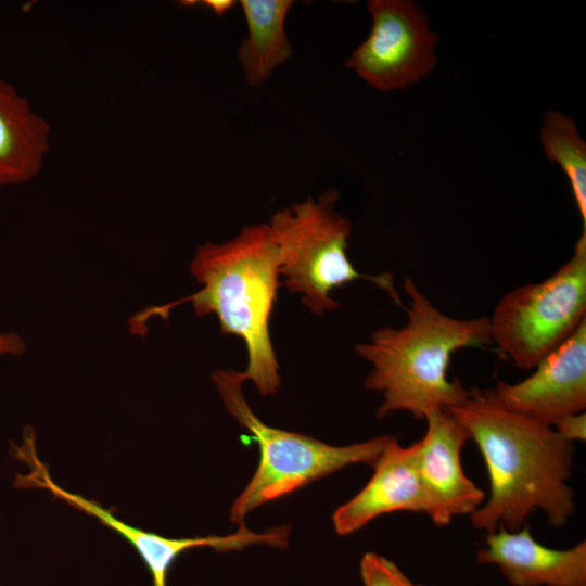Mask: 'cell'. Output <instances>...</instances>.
Returning <instances> with one entry per match:
<instances>
[{"label": "cell", "instance_id": "obj_1", "mask_svg": "<svg viewBox=\"0 0 586 586\" xmlns=\"http://www.w3.org/2000/svg\"><path fill=\"white\" fill-rule=\"evenodd\" d=\"M476 444L489 479V496L473 513L474 528L518 531L536 511L553 527L575 511L569 485L574 443L545 425L500 405L491 388L469 390L460 405L447 409Z\"/></svg>", "mask_w": 586, "mask_h": 586}, {"label": "cell", "instance_id": "obj_2", "mask_svg": "<svg viewBox=\"0 0 586 586\" xmlns=\"http://www.w3.org/2000/svg\"><path fill=\"white\" fill-rule=\"evenodd\" d=\"M189 269L201 289L180 301L139 311L129 320L131 332L144 334L152 316L167 318L170 309L189 302L200 317L215 314L222 334L244 342L243 379L252 381L263 396L275 395L281 379L269 322L281 281L279 250L268 224L246 226L221 244L200 245Z\"/></svg>", "mask_w": 586, "mask_h": 586}, {"label": "cell", "instance_id": "obj_3", "mask_svg": "<svg viewBox=\"0 0 586 586\" xmlns=\"http://www.w3.org/2000/svg\"><path fill=\"white\" fill-rule=\"evenodd\" d=\"M403 286L409 297L406 324L378 329L369 342L355 344L354 349L372 367L365 388L383 393L378 418L407 411L420 420L434 410L460 405L469 396L458 378L449 380L447 375L451 355L461 348L493 343L488 317H450L408 276Z\"/></svg>", "mask_w": 586, "mask_h": 586}, {"label": "cell", "instance_id": "obj_4", "mask_svg": "<svg viewBox=\"0 0 586 586\" xmlns=\"http://www.w3.org/2000/svg\"><path fill=\"white\" fill-rule=\"evenodd\" d=\"M227 411L246 429L258 445L259 463L252 479L234 499L230 519L244 523L257 507L286 496L349 464L373 466L392 435L333 446L313 436L289 432L263 422L243 395L241 371L217 370L212 374Z\"/></svg>", "mask_w": 586, "mask_h": 586}, {"label": "cell", "instance_id": "obj_5", "mask_svg": "<svg viewBox=\"0 0 586 586\" xmlns=\"http://www.w3.org/2000/svg\"><path fill=\"white\" fill-rule=\"evenodd\" d=\"M337 200L339 192L331 188L318 200L309 196L272 215L268 226L279 250L281 285L300 294L317 316L337 308L331 292L357 279L369 280L403 306L392 273H361L351 263L352 224L336 212Z\"/></svg>", "mask_w": 586, "mask_h": 586}, {"label": "cell", "instance_id": "obj_6", "mask_svg": "<svg viewBox=\"0 0 586 586\" xmlns=\"http://www.w3.org/2000/svg\"><path fill=\"white\" fill-rule=\"evenodd\" d=\"M586 320V228L573 254L544 281L507 292L488 317L492 343L533 370Z\"/></svg>", "mask_w": 586, "mask_h": 586}, {"label": "cell", "instance_id": "obj_7", "mask_svg": "<svg viewBox=\"0 0 586 586\" xmlns=\"http://www.w3.org/2000/svg\"><path fill=\"white\" fill-rule=\"evenodd\" d=\"M16 457L28 466V473L17 475L15 486L25 488H41L50 492L59 500L73 508L98 519L126 542H128L148 568L152 586H167L168 573L183 552L194 548H212L217 551L240 550L250 545L264 544L278 547L282 535L277 527L263 533L250 531L244 523L239 528L225 536H205L190 538H169L156 533L125 523L110 510L94 500L71 493L58 485L51 477L47 466L38 458L35 435L30 428L24 432L23 444L13 445Z\"/></svg>", "mask_w": 586, "mask_h": 586}, {"label": "cell", "instance_id": "obj_8", "mask_svg": "<svg viewBox=\"0 0 586 586\" xmlns=\"http://www.w3.org/2000/svg\"><path fill=\"white\" fill-rule=\"evenodd\" d=\"M372 27L345 66L380 91L403 89L436 65L437 36L418 4L410 0H370Z\"/></svg>", "mask_w": 586, "mask_h": 586}, {"label": "cell", "instance_id": "obj_9", "mask_svg": "<svg viewBox=\"0 0 586 586\" xmlns=\"http://www.w3.org/2000/svg\"><path fill=\"white\" fill-rule=\"evenodd\" d=\"M491 390L507 409L548 426L565 416L583 412L586 408V320L546 356L530 377L518 383L498 381Z\"/></svg>", "mask_w": 586, "mask_h": 586}, {"label": "cell", "instance_id": "obj_10", "mask_svg": "<svg viewBox=\"0 0 586 586\" xmlns=\"http://www.w3.org/2000/svg\"><path fill=\"white\" fill-rule=\"evenodd\" d=\"M426 431L413 443L417 470L432 496L433 523L447 525L457 515H470L485 500L484 492L470 480L461 464V451L470 440L464 426L447 409L428 413Z\"/></svg>", "mask_w": 586, "mask_h": 586}, {"label": "cell", "instance_id": "obj_11", "mask_svg": "<svg viewBox=\"0 0 586 586\" xmlns=\"http://www.w3.org/2000/svg\"><path fill=\"white\" fill-rule=\"evenodd\" d=\"M372 467L367 484L332 515L339 535L352 534L380 515L398 511L423 513L433 522L436 506L417 470L412 445L404 447L392 435Z\"/></svg>", "mask_w": 586, "mask_h": 586}, {"label": "cell", "instance_id": "obj_12", "mask_svg": "<svg viewBox=\"0 0 586 586\" xmlns=\"http://www.w3.org/2000/svg\"><path fill=\"white\" fill-rule=\"evenodd\" d=\"M476 561L496 565L512 586H586V540L550 548L534 538L527 523L487 534Z\"/></svg>", "mask_w": 586, "mask_h": 586}, {"label": "cell", "instance_id": "obj_13", "mask_svg": "<svg viewBox=\"0 0 586 586\" xmlns=\"http://www.w3.org/2000/svg\"><path fill=\"white\" fill-rule=\"evenodd\" d=\"M50 124L0 78V188L31 181L50 149Z\"/></svg>", "mask_w": 586, "mask_h": 586}, {"label": "cell", "instance_id": "obj_14", "mask_svg": "<svg viewBox=\"0 0 586 586\" xmlns=\"http://www.w3.org/2000/svg\"><path fill=\"white\" fill-rule=\"evenodd\" d=\"M292 4V0H241L249 36L238 56L250 86L263 85L291 56L284 25Z\"/></svg>", "mask_w": 586, "mask_h": 586}, {"label": "cell", "instance_id": "obj_15", "mask_svg": "<svg viewBox=\"0 0 586 586\" xmlns=\"http://www.w3.org/2000/svg\"><path fill=\"white\" fill-rule=\"evenodd\" d=\"M546 156L566 175L576 207L586 228V143L575 122L553 110H547L540 130Z\"/></svg>", "mask_w": 586, "mask_h": 586}, {"label": "cell", "instance_id": "obj_16", "mask_svg": "<svg viewBox=\"0 0 586 586\" xmlns=\"http://www.w3.org/2000/svg\"><path fill=\"white\" fill-rule=\"evenodd\" d=\"M364 586H419L393 561L375 552H366L360 561Z\"/></svg>", "mask_w": 586, "mask_h": 586}, {"label": "cell", "instance_id": "obj_17", "mask_svg": "<svg viewBox=\"0 0 586 586\" xmlns=\"http://www.w3.org/2000/svg\"><path fill=\"white\" fill-rule=\"evenodd\" d=\"M563 438L574 443L586 440V415L577 412L565 416L558 420L552 426Z\"/></svg>", "mask_w": 586, "mask_h": 586}, {"label": "cell", "instance_id": "obj_18", "mask_svg": "<svg viewBox=\"0 0 586 586\" xmlns=\"http://www.w3.org/2000/svg\"><path fill=\"white\" fill-rule=\"evenodd\" d=\"M26 348L25 341L18 334L13 332H0V356H21L26 352Z\"/></svg>", "mask_w": 586, "mask_h": 586}, {"label": "cell", "instance_id": "obj_19", "mask_svg": "<svg viewBox=\"0 0 586 586\" xmlns=\"http://www.w3.org/2000/svg\"><path fill=\"white\" fill-rule=\"evenodd\" d=\"M203 5L208 8L214 14L222 16L234 5V1L231 0H205L202 1Z\"/></svg>", "mask_w": 586, "mask_h": 586}, {"label": "cell", "instance_id": "obj_20", "mask_svg": "<svg viewBox=\"0 0 586 586\" xmlns=\"http://www.w3.org/2000/svg\"><path fill=\"white\" fill-rule=\"evenodd\" d=\"M419 586H424V585H420V584H419Z\"/></svg>", "mask_w": 586, "mask_h": 586}]
</instances>
